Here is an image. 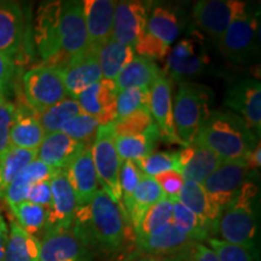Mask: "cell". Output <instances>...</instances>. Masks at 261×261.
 <instances>
[{
    "label": "cell",
    "instance_id": "1",
    "mask_svg": "<svg viewBox=\"0 0 261 261\" xmlns=\"http://www.w3.org/2000/svg\"><path fill=\"white\" fill-rule=\"evenodd\" d=\"M125 217L115 202L98 190L90 204L76 208L73 232L85 247L114 253L125 241Z\"/></svg>",
    "mask_w": 261,
    "mask_h": 261
},
{
    "label": "cell",
    "instance_id": "2",
    "mask_svg": "<svg viewBox=\"0 0 261 261\" xmlns=\"http://www.w3.org/2000/svg\"><path fill=\"white\" fill-rule=\"evenodd\" d=\"M194 143L210 149L221 160L248 161L260 142L259 137L237 114L227 110H212Z\"/></svg>",
    "mask_w": 261,
    "mask_h": 261
},
{
    "label": "cell",
    "instance_id": "3",
    "mask_svg": "<svg viewBox=\"0 0 261 261\" xmlns=\"http://www.w3.org/2000/svg\"><path fill=\"white\" fill-rule=\"evenodd\" d=\"M259 188L254 180L247 181L236 197L221 212L217 233L224 242L240 246L252 254L259 255V227L256 218V198Z\"/></svg>",
    "mask_w": 261,
    "mask_h": 261
},
{
    "label": "cell",
    "instance_id": "4",
    "mask_svg": "<svg viewBox=\"0 0 261 261\" xmlns=\"http://www.w3.org/2000/svg\"><path fill=\"white\" fill-rule=\"evenodd\" d=\"M213 91L204 85L180 81L173 106L175 133L182 145L194 143L198 130L212 113Z\"/></svg>",
    "mask_w": 261,
    "mask_h": 261
},
{
    "label": "cell",
    "instance_id": "5",
    "mask_svg": "<svg viewBox=\"0 0 261 261\" xmlns=\"http://www.w3.org/2000/svg\"><path fill=\"white\" fill-rule=\"evenodd\" d=\"M256 171L250 167L247 160H223L219 167L202 182V188L213 207L221 212L236 197L247 181L254 180Z\"/></svg>",
    "mask_w": 261,
    "mask_h": 261
},
{
    "label": "cell",
    "instance_id": "6",
    "mask_svg": "<svg viewBox=\"0 0 261 261\" xmlns=\"http://www.w3.org/2000/svg\"><path fill=\"white\" fill-rule=\"evenodd\" d=\"M91 152L98 184L110 200L121 207L120 168L122 161L116 152L115 136L113 135L110 125L100 126L98 128Z\"/></svg>",
    "mask_w": 261,
    "mask_h": 261
},
{
    "label": "cell",
    "instance_id": "7",
    "mask_svg": "<svg viewBox=\"0 0 261 261\" xmlns=\"http://www.w3.org/2000/svg\"><path fill=\"white\" fill-rule=\"evenodd\" d=\"M259 15L247 10L231 22L219 44L225 58L234 64H244L259 55Z\"/></svg>",
    "mask_w": 261,
    "mask_h": 261
},
{
    "label": "cell",
    "instance_id": "8",
    "mask_svg": "<svg viewBox=\"0 0 261 261\" xmlns=\"http://www.w3.org/2000/svg\"><path fill=\"white\" fill-rule=\"evenodd\" d=\"M22 84L27 106L37 114L68 97L61 70L50 65H38L25 71Z\"/></svg>",
    "mask_w": 261,
    "mask_h": 261
},
{
    "label": "cell",
    "instance_id": "9",
    "mask_svg": "<svg viewBox=\"0 0 261 261\" xmlns=\"http://www.w3.org/2000/svg\"><path fill=\"white\" fill-rule=\"evenodd\" d=\"M211 63L204 38L192 32L169 50L166 69L174 77H189L207 73Z\"/></svg>",
    "mask_w": 261,
    "mask_h": 261
},
{
    "label": "cell",
    "instance_id": "10",
    "mask_svg": "<svg viewBox=\"0 0 261 261\" xmlns=\"http://www.w3.org/2000/svg\"><path fill=\"white\" fill-rule=\"evenodd\" d=\"M61 51L65 64L91 51L83 2H62L60 21ZM62 69V68H61Z\"/></svg>",
    "mask_w": 261,
    "mask_h": 261
},
{
    "label": "cell",
    "instance_id": "11",
    "mask_svg": "<svg viewBox=\"0 0 261 261\" xmlns=\"http://www.w3.org/2000/svg\"><path fill=\"white\" fill-rule=\"evenodd\" d=\"M248 10V4L240 0H202L194 5V19L219 46L228 25L234 18Z\"/></svg>",
    "mask_w": 261,
    "mask_h": 261
},
{
    "label": "cell",
    "instance_id": "12",
    "mask_svg": "<svg viewBox=\"0 0 261 261\" xmlns=\"http://www.w3.org/2000/svg\"><path fill=\"white\" fill-rule=\"evenodd\" d=\"M62 2H51L42 4L39 9L35 19V42L45 65L61 69L65 61L61 51L60 42V21Z\"/></svg>",
    "mask_w": 261,
    "mask_h": 261
},
{
    "label": "cell",
    "instance_id": "13",
    "mask_svg": "<svg viewBox=\"0 0 261 261\" xmlns=\"http://www.w3.org/2000/svg\"><path fill=\"white\" fill-rule=\"evenodd\" d=\"M225 106L241 116L257 137L261 130V86L255 79L231 84L224 98Z\"/></svg>",
    "mask_w": 261,
    "mask_h": 261
},
{
    "label": "cell",
    "instance_id": "14",
    "mask_svg": "<svg viewBox=\"0 0 261 261\" xmlns=\"http://www.w3.org/2000/svg\"><path fill=\"white\" fill-rule=\"evenodd\" d=\"M149 3L127 0L115 4L112 39L135 48L145 32L149 17Z\"/></svg>",
    "mask_w": 261,
    "mask_h": 261
},
{
    "label": "cell",
    "instance_id": "15",
    "mask_svg": "<svg viewBox=\"0 0 261 261\" xmlns=\"http://www.w3.org/2000/svg\"><path fill=\"white\" fill-rule=\"evenodd\" d=\"M75 213L76 202L74 191L65 172L60 171L51 179V202L47 207L45 232L73 228Z\"/></svg>",
    "mask_w": 261,
    "mask_h": 261
},
{
    "label": "cell",
    "instance_id": "16",
    "mask_svg": "<svg viewBox=\"0 0 261 261\" xmlns=\"http://www.w3.org/2000/svg\"><path fill=\"white\" fill-rule=\"evenodd\" d=\"M117 90L112 80H100L90 86L76 98L81 112L93 117L100 126H107L116 120Z\"/></svg>",
    "mask_w": 261,
    "mask_h": 261
},
{
    "label": "cell",
    "instance_id": "17",
    "mask_svg": "<svg viewBox=\"0 0 261 261\" xmlns=\"http://www.w3.org/2000/svg\"><path fill=\"white\" fill-rule=\"evenodd\" d=\"M90 250L75 236L73 228L45 232L40 240L39 261H90Z\"/></svg>",
    "mask_w": 261,
    "mask_h": 261
},
{
    "label": "cell",
    "instance_id": "18",
    "mask_svg": "<svg viewBox=\"0 0 261 261\" xmlns=\"http://www.w3.org/2000/svg\"><path fill=\"white\" fill-rule=\"evenodd\" d=\"M91 148L92 145L86 146L64 171L74 191L76 208L90 204L99 190Z\"/></svg>",
    "mask_w": 261,
    "mask_h": 261
},
{
    "label": "cell",
    "instance_id": "19",
    "mask_svg": "<svg viewBox=\"0 0 261 261\" xmlns=\"http://www.w3.org/2000/svg\"><path fill=\"white\" fill-rule=\"evenodd\" d=\"M149 110L155 125L158 126L160 137L167 142L182 145L180 139L178 138L177 133H175L174 121H173L171 83L165 76V74L161 75L150 87Z\"/></svg>",
    "mask_w": 261,
    "mask_h": 261
},
{
    "label": "cell",
    "instance_id": "20",
    "mask_svg": "<svg viewBox=\"0 0 261 261\" xmlns=\"http://www.w3.org/2000/svg\"><path fill=\"white\" fill-rule=\"evenodd\" d=\"M61 74L67 96L76 99L90 86L103 80L96 52L90 51L83 56L73 58L62 68Z\"/></svg>",
    "mask_w": 261,
    "mask_h": 261
},
{
    "label": "cell",
    "instance_id": "21",
    "mask_svg": "<svg viewBox=\"0 0 261 261\" xmlns=\"http://www.w3.org/2000/svg\"><path fill=\"white\" fill-rule=\"evenodd\" d=\"M113 0H84V14L91 51L97 52L112 39L114 10Z\"/></svg>",
    "mask_w": 261,
    "mask_h": 261
},
{
    "label": "cell",
    "instance_id": "22",
    "mask_svg": "<svg viewBox=\"0 0 261 261\" xmlns=\"http://www.w3.org/2000/svg\"><path fill=\"white\" fill-rule=\"evenodd\" d=\"M179 172L185 180L202 184L223 162L219 156L197 143L185 145L177 152Z\"/></svg>",
    "mask_w": 261,
    "mask_h": 261
},
{
    "label": "cell",
    "instance_id": "23",
    "mask_svg": "<svg viewBox=\"0 0 261 261\" xmlns=\"http://www.w3.org/2000/svg\"><path fill=\"white\" fill-rule=\"evenodd\" d=\"M86 146L75 142L63 132L46 133L37 150V160L56 171H65Z\"/></svg>",
    "mask_w": 261,
    "mask_h": 261
},
{
    "label": "cell",
    "instance_id": "24",
    "mask_svg": "<svg viewBox=\"0 0 261 261\" xmlns=\"http://www.w3.org/2000/svg\"><path fill=\"white\" fill-rule=\"evenodd\" d=\"M24 18L17 2L0 0V54L10 58L17 54L23 38Z\"/></svg>",
    "mask_w": 261,
    "mask_h": 261
},
{
    "label": "cell",
    "instance_id": "25",
    "mask_svg": "<svg viewBox=\"0 0 261 261\" xmlns=\"http://www.w3.org/2000/svg\"><path fill=\"white\" fill-rule=\"evenodd\" d=\"M46 133L39 122L37 114L31 108L16 107L14 122L10 129V145L37 151Z\"/></svg>",
    "mask_w": 261,
    "mask_h": 261
},
{
    "label": "cell",
    "instance_id": "26",
    "mask_svg": "<svg viewBox=\"0 0 261 261\" xmlns=\"http://www.w3.org/2000/svg\"><path fill=\"white\" fill-rule=\"evenodd\" d=\"M194 242L172 223L143 238H137L139 249L146 255L162 257L184 249Z\"/></svg>",
    "mask_w": 261,
    "mask_h": 261
},
{
    "label": "cell",
    "instance_id": "27",
    "mask_svg": "<svg viewBox=\"0 0 261 261\" xmlns=\"http://www.w3.org/2000/svg\"><path fill=\"white\" fill-rule=\"evenodd\" d=\"M165 196L154 177L143 174L139 184L130 195L129 200L122 205L123 217L129 223H132L133 228L136 230L146 211Z\"/></svg>",
    "mask_w": 261,
    "mask_h": 261
},
{
    "label": "cell",
    "instance_id": "28",
    "mask_svg": "<svg viewBox=\"0 0 261 261\" xmlns=\"http://www.w3.org/2000/svg\"><path fill=\"white\" fill-rule=\"evenodd\" d=\"M163 73L155 61L135 57L114 80L117 92L128 89H149Z\"/></svg>",
    "mask_w": 261,
    "mask_h": 261
},
{
    "label": "cell",
    "instance_id": "29",
    "mask_svg": "<svg viewBox=\"0 0 261 261\" xmlns=\"http://www.w3.org/2000/svg\"><path fill=\"white\" fill-rule=\"evenodd\" d=\"M57 172L56 169L48 167L47 165L35 159L16 177V179L9 185L5 192L4 200L10 208L27 200V194L35 182L42 180H51Z\"/></svg>",
    "mask_w": 261,
    "mask_h": 261
},
{
    "label": "cell",
    "instance_id": "30",
    "mask_svg": "<svg viewBox=\"0 0 261 261\" xmlns=\"http://www.w3.org/2000/svg\"><path fill=\"white\" fill-rule=\"evenodd\" d=\"M178 200L203 221L210 230L211 236L217 234V226L220 213L213 207L202 185L190 180H185L178 195Z\"/></svg>",
    "mask_w": 261,
    "mask_h": 261
},
{
    "label": "cell",
    "instance_id": "31",
    "mask_svg": "<svg viewBox=\"0 0 261 261\" xmlns=\"http://www.w3.org/2000/svg\"><path fill=\"white\" fill-rule=\"evenodd\" d=\"M98 64L104 80H115L121 70L135 58V48L128 45L120 44L113 39L107 41L96 52Z\"/></svg>",
    "mask_w": 261,
    "mask_h": 261
},
{
    "label": "cell",
    "instance_id": "32",
    "mask_svg": "<svg viewBox=\"0 0 261 261\" xmlns=\"http://www.w3.org/2000/svg\"><path fill=\"white\" fill-rule=\"evenodd\" d=\"M160 138L159 128L154 123L142 135L115 137V149L121 161L137 162L154 151Z\"/></svg>",
    "mask_w": 261,
    "mask_h": 261
},
{
    "label": "cell",
    "instance_id": "33",
    "mask_svg": "<svg viewBox=\"0 0 261 261\" xmlns=\"http://www.w3.org/2000/svg\"><path fill=\"white\" fill-rule=\"evenodd\" d=\"M40 240L25 232L15 220L9 226V241L3 261H39Z\"/></svg>",
    "mask_w": 261,
    "mask_h": 261
},
{
    "label": "cell",
    "instance_id": "34",
    "mask_svg": "<svg viewBox=\"0 0 261 261\" xmlns=\"http://www.w3.org/2000/svg\"><path fill=\"white\" fill-rule=\"evenodd\" d=\"M35 159V150L19 149L11 145L0 154V198H4L9 185Z\"/></svg>",
    "mask_w": 261,
    "mask_h": 261
},
{
    "label": "cell",
    "instance_id": "35",
    "mask_svg": "<svg viewBox=\"0 0 261 261\" xmlns=\"http://www.w3.org/2000/svg\"><path fill=\"white\" fill-rule=\"evenodd\" d=\"M145 31L166 46L171 47L180 32L178 16L169 8L156 6L148 17Z\"/></svg>",
    "mask_w": 261,
    "mask_h": 261
},
{
    "label": "cell",
    "instance_id": "36",
    "mask_svg": "<svg viewBox=\"0 0 261 261\" xmlns=\"http://www.w3.org/2000/svg\"><path fill=\"white\" fill-rule=\"evenodd\" d=\"M173 200V215L172 224L178 230L185 233L191 241L197 243L205 242L208 238H211V233L208 227L205 226L203 221L197 217L195 213L185 207L178 198Z\"/></svg>",
    "mask_w": 261,
    "mask_h": 261
},
{
    "label": "cell",
    "instance_id": "37",
    "mask_svg": "<svg viewBox=\"0 0 261 261\" xmlns=\"http://www.w3.org/2000/svg\"><path fill=\"white\" fill-rule=\"evenodd\" d=\"M14 213L15 221L25 232L34 237H42L45 232L47 219V208L34 204L29 201H23L10 208Z\"/></svg>",
    "mask_w": 261,
    "mask_h": 261
},
{
    "label": "cell",
    "instance_id": "38",
    "mask_svg": "<svg viewBox=\"0 0 261 261\" xmlns=\"http://www.w3.org/2000/svg\"><path fill=\"white\" fill-rule=\"evenodd\" d=\"M81 108L76 99L65 98L41 113H35L45 133L61 132V128L68 120L81 114Z\"/></svg>",
    "mask_w": 261,
    "mask_h": 261
},
{
    "label": "cell",
    "instance_id": "39",
    "mask_svg": "<svg viewBox=\"0 0 261 261\" xmlns=\"http://www.w3.org/2000/svg\"><path fill=\"white\" fill-rule=\"evenodd\" d=\"M173 200L171 197H162L159 202L152 204L140 220L138 227L136 228L137 238H143L154 233L155 231L172 223Z\"/></svg>",
    "mask_w": 261,
    "mask_h": 261
},
{
    "label": "cell",
    "instance_id": "40",
    "mask_svg": "<svg viewBox=\"0 0 261 261\" xmlns=\"http://www.w3.org/2000/svg\"><path fill=\"white\" fill-rule=\"evenodd\" d=\"M99 127L100 125L93 117L81 113L68 120L61 128V132L75 142L83 143L85 145H92Z\"/></svg>",
    "mask_w": 261,
    "mask_h": 261
},
{
    "label": "cell",
    "instance_id": "41",
    "mask_svg": "<svg viewBox=\"0 0 261 261\" xmlns=\"http://www.w3.org/2000/svg\"><path fill=\"white\" fill-rule=\"evenodd\" d=\"M154 123L149 110H139L128 116L116 119L113 123H110V127H112L113 135L115 137H126L142 135Z\"/></svg>",
    "mask_w": 261,
    "mask_h": 261
},
{
    "label": "cell",
    "instance_id": "42",
    "mask_svg": "<svg viewBox=\"0 0 261 261\" xmlns=\"http://www.w3.org/2000/svg\"><path fill=\"white\" fill-rule=\"evenodd\" d=\"M149 89H128L120 91L117 92L116 98V119L128 116L139 110H149Z\"/></svg>",
    "mask_w": 261,
    "mask_h": 261
},
{
    "label": "cell",
    "instance_id": "43",
    "mask_svg": "<svg viewBox=\"0 0 261 261\" xmlns=\"http://www.w3.org/2000/svg\"><path fill=\"white\" fill-rule=\"evenodd\" d=\"M140 171L144 175L155 177L162 172L175 169L179 171L177 152L169 151H152L145 158L136 162Z\"/></svg>",
    "mask_w": 261,
    "mask_h": 261
},
{
    "label": "cell",
    "instance_id": "44",
    "mask_svg": "<svg viewBox=\"0 0 261 261\" xmlns=\"http://www.w3.org/2000/svg\"><path fill=\"white\" fill-rule=\"evenodd\" d=\"M207 243L217 255L218 261H254L252 254L247 249L224 242L219 238H208Z\"/></svg>",
    "mask_w": 261,
    "mask_h": 261
},
{
    "label": "cell",
    "instance_id": "45",
    "mask_svg": "<svg viewBox=\"0 0 261 261\" xmlns=\"http://www.w3.org/2000/svg\"><path fill=\"white\" fill-rule=\"evenodd\" d=\"M143 173L136 162L122 161L120 168V189H121V205L129 200L137 185L139 184Z\"/></svg>",
    "mask_w": 261,
    "mask_h": 261
},
{
    "label": "cell",
    "instance_id": "46",
    "mask_svg": "<svg viewBox=\"0 0 261 261\" xmlns=\"http://www.w3.org/2000/svg\"><path fill=\"white\" fill-rule=\"evenodd\" d=\"M171 47L166 46L158 39L150 35L148 32H144L140 35L139 40L137 41L135 46V52L139 55L140 57L149 58V60H162L168 55Z\"/></svg>",
    "mask_w": 261,
    "mask_h": 261
},
{
    "label": "cell",
    "instance_id": "47",
    "mask_svg": "<svg viewBox=\"0 0 261 261\" xmlns=\"http://www.w3.org/2000/svg\"><path fill=\"white\" fill-rule=\"evenodd\" d=\"M16 106L6 98L0 100V154L10 146V129L14 122Z\"/></svg>",
    "mask_w": 261,
    "mask_h": 261
},
{
    "label": "cell",
    "instance_id": "48",
    "mask_svg": "<svg viewBox=\"0 0 261 261\" xmlns=\"http://www.w3.org/2000/svg\"><path fill=\"white\" fill-rule=\"evenodd\" d=\"M154 179L159 184V187L161 188L163 194L171 198H178L179 192H180L185 181L181 173L175 171V169L160 173V174L155 175Z\"/></svg>",
    "mask_w": 261,
    "mask_h": 261
},
{
    "label": "cell",
    "instance_id": "49",
    "mask_svg": "<svg viewBox=\"0 0 261 261\" xmlns=\"http://www.w3.org/2000/svg\"><path fill=\"white\" fill-rule=\"evenodd\" d=\"M25 201H29L34 204L47 208L51 202V180H42L35 182L29 189L27 194V200Z\"/></svg>",
    "mask_w": 261,
    "mask_h": 261
},
{
    "label": "cell",
    "instance_id": "50",
    "mask_svg": "<svg viewBox=\"0 0 261 261\" xmlns=\"http://www.w3.org/2000/svg\"><path fill=\"white\" fill-rule=\"evenodd\" d=\"M15 75V63L12 58L0 54V92L5 96Z\"/></svg>",
    "mask_w": 261,
    "mask_h": 261
},
{
    "label": "cell",
    "instance_id": "51",
    "mask_svg": "<svg viewBox=\"0 0 261 261\" xmlns=\"http://www.w3.org/2000/svg\"><path fill=\"white\" fill-rule=\"evenodd\" d=\"M191 261H218V259L210 247L204 246L203 243L195 242Z\"/></svg>",
    "mask_w": 261,
    "mask_h": 261
},
{
    "label": "cell",
    "instance_id": "52",
    "mask_svg": "<svg viewBox=\"0 0 261 261\" xmlns=\"http://www.w3.org/2000/svg\"><path fill=\"white\" fill-rule=\"evenodd\" d=\"M9 241V226L6 224L5 218L0 213V261H3L8 247Z\"/></svg>",
    "mask_w": 261,
    "mask_h": 261
},
{
    "label": "cell",
    "instance_id": "53",
    "mask_svg": "<svg viewBox=\"0 0 261 261\" xmlns=\"http://www.w3.org/2000/svg\"><path fill=\"white\" fill-rule=\"evenodd\" d=\"M133 261H161L159 259V257L156 256H151V255H142V256H138L137 259H135Z\"/></svg>",
    "mask_w": 261,
    "mask_h": 261
},
{
    "label": "cell",
    "instance_id": "54",
    "mask_svg": "<svg viewBox=\"0 0 261 261\" xmlns=\"http://www.w3.org/2000/svg\"><path fill=\"white\" fill-rule=\"evenodd\" d=\"M4 98H5L4 94H3L2 92H0V100H2V99H4Z\"/></svg>",
    "mask_w": 261,
    "mask_h": 261
}]
</instances>
